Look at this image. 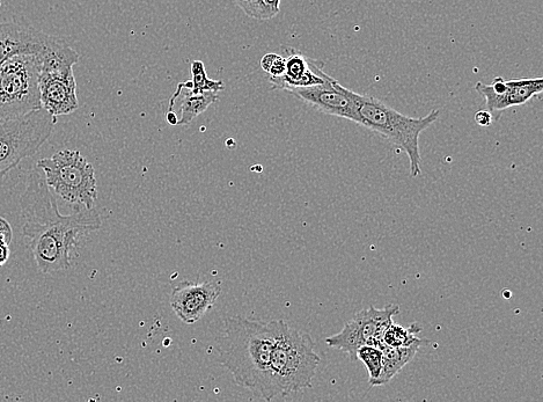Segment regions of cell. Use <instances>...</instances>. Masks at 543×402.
Returning a JSON list of instances; mask_svg holds the SVG:
<instances>
[{"label":"cell","instance_id":"cell-1","mask_svg":"<svg viewBox=\"0 0 543 402\" xmlns=\"http://www.w3.org/2000/svg\"><path fill=\"white\" fill-rule=\"evenodd\" d=\"M22 235L29 240L36 266L42 274H54L71 267V252L80 237L101 228L97 209L77 206L62 215L57 202L38 171L29 173L20 199Z\"/></svg>","mask_w":543,"mask_h":402},{"label":"cell","instance_id":"cell-2","mask_svg":"<svg viewBox=\"0 0 543 402\" xmlns=\"http://www.w3.org/2000/svg\"><path fill=\"white\" fill-rule=\"evenodd\" d=\"M282 324L283 320L264 323L242 317L225 320V332L217 346L218 362L255 398L275 399L271 390L270 360Z\"/></svg>","mask_w":543,"mask_h":402},{"label":"cell","instance_id":"cell-3","mask_svg":"<svg viewBox=\"0 0 543 402\" xmlns=\"http://www.w3.org/2000/svg\"><path fill=\"white\" fill-rule=\"evenodd\" d=\"M357 113V124L386 138L396 148L406 152L410 175L413 178L420 177L422 174L420 136L439 119L440 111L434 109L424 118H410L379 99L358 94Z\"/></svg>","mask_w":543,"mask_h":402},{"label":"cell","instance_id":"cell-4","mask_svg":"<svg viewBox=\"0 0 543 402\" xmlns=\"http://www.w3.org/2000/svg\"><path fill=\"white\" fill-rule=\"evenodd\" d=\"M321 358L310 335L283 320L270 360V382L274 398L310 389Z\"/></svg>","mask_w":543,"mask_h":402},{"label":"cell","instance_id":"cell-5","mask_svg":"<svg viewBox=\"0 0 543 402\" xmlns=\"http://www.w3.org/2000/svg\"><path fill=\"white\" fill-rule=\"evenodd\" d=\"M42 51L21 53L0 65V120L18 118L42 108Z\"/></svg>","mask_w":543,"mask_h":402},{"label":"cell","instance_id":"cell-6","mask_svg":"<svg viewBox=\"0 0 543 402\" xmlns=\"http://www.w3.org/2000/svg\"><path fill=\"white\" fill-rule=\"evenodd\" d=\"M38 167L44 173L49 188L66 202L94 208L98 199L97 179L92 164L76 150H62L50 158L40 159Z\"/></svg>","mask_w":543,"mask_h":402},{"label":"cell","instance_id":"cell-7","mask_svg":"<svg viewBox=\"0 0 543 402\" xmlns=\"http://www.w3.org/2000/svg\"><path fill=\"white\" fill-rule=\"evenodd\" d=\"M56 121V116L43 108L0 120V178L42 148L53 134Z\"/></svg>","mask_w":543,"mask_h":402},{"label":"cell","instance_id":"cell-8","mask_svg":"<svg viewBox=\"0 0 543 402\" xmlns=\"http://www.w3.org/2000/svg\"><path fill=\"white\" fill-rule=\"evenodd\" d=\"M400 313L398 305H388L384 309L359 311L348 321L342 331L329 336L326 343L330 348L346 353L351 361H357L358 349L366 346L383 347L384 333L393 323V317Z\"/></svg>","mask_w":543,"mask_h":402},{"label":"cell","instance_id":"cell-9","mask_svg":"<svg viewBox=\"0 0 543 402\" xmlns=\"http://www.w3.org/2000/svg\"><path fill=\"white\" fill-rule=\"evenodd\" d=\"M475 90L486 101V108L498 120L506 109L523 106L543 91V79L522 78L504 80L496 77L490 85L479 82Z\"/></svg>","mask_w":543,"mask_h":402},{"label":"cell","instance_id":"cell-10","mask_svg":"<svg viewBox=\"0 0 543 402\" xmlns=\"http://www.w3.org/2000/svg\"><path fill=\"white\" fill-rule=\"evenodd\" d=\"M290 93L321 113L358 122V94L334 78L325 84L300 87Z\"/></svg>","mask_w":543,"mask_h":402},{"label":"cell","instance_id":"cell-11","mask_svg":"<svg viewBox=\"0 0 543 402\" xmlns=\"http://www.w3.org/2000/svg\"><path fill=\"white\" fill-rule=\"evenodd\" d=\"M40 100L41 107L56 118L76 112L79 101L73 68L41 70Z\"/></svg>","mask_w":543,"mask_h":402},{"label":"cell","instance_id":"cell-12","mask_svg":"<svg viewBox=\"0 0 543 402\" xmlns=\"http://www.w3.org/2000/svg\"><path fill=\"white\" fill-rule=\"evenodd\" d=\"M220 294L222 288L217 282L183 281L172 291L171 306L183 323L193 325L214 308Z\"/></svg>","mask_w":543,"mask_h":402},{"label":"cell","instance_id":"cell-13","mask_svg":"<svg viewBox=\"0 0 543 402\" xmlns=\"http://www.w3.org/2000/svg\"><path fill=\"white\" fill-rule=\"evenodd\" d=\"M285 71L280 77H269L274 89L292 91L300 87L325 84L332 77L324 71V63L311 60L295 48H284Z\"/></svg>","mask_w":543,"mask_h":402},{"label":"cell","instance_id":"cell-14","mask_svg":"<svg viewBox=\"0 0 543 402\" xmlns=\"http://www.w3.org/2000/svg\"><path fill=\"white\" fill-rule=\"evenodd\" d=\"M53 36L21 23H0V65L21 53H39Z\"/></svg>","mask_w":543,"mask_h":402},{"label":"cell","instance_id":"cell-15","mask_svg":"<svg viewBox=\"0 0 543 402\" xmlns=\"http://www.w3.org/2000/svg\"><path fill=\"white\" fill-rule=\"evenodd\" d=\"M420 346L410 347H388L383 346L384 361L383 371H381L377 386H383L391 382V380L413 360L420 350Z\"/></svg>","mask_w":543,"mask_h":402},{"label":"cell","instance_id":"cell-16","mask_svg":"<svg viewBox=\"0 0 543 402\" xmlns=\"http://www.w3.org/2000/svg\"><path fill=\"white\" fill-rule=\"evenodd\" d=\"M187 91V93H183V97L185 98H183L181 104V119L178 122V126H187V124L192 123L198 115L207 111L210 105L218 100L216 92Z\"/></svg>","mask_w":543,"mask_h":402},{"label":"cell","instance_id":"cell-17","mask_svg":"<svg viewBox=\"0 0 543 402\" xmlns=\"http://www.w3.org/2000/svg\"><path fill=\"white\" fill-rule=\"evenodd\" d=\"M422 331V326L414 323L410 327H403L393 323L387 327L384 333L383 346L388 347H410L425 346L430 343L429 340L417 338V334Z\"/></svg>","mask_w":543,"mask_h":402},{"label":"cell","instance_id":"cell-18","mask_svg":"<svg viewBox=\"0 0 543 402\" xmlns=\"http://www.w3.org/2000/svg\"><path fill=\"white\" fill-rule=\"evenodd\" d=\"M357 361H361L368 370L370 385L377 386L381 371H383V350L376 346H363L358 349Z\"/></svg>","mask_w":543,"mask_h":402},{"label":"cell","instance_id":"cell-19","mask_svg":"<svg viewBox=\"0 0 543 402\" xmlns=\"http://www.w3.org/2000/svg\"><path fill=\"white\" fill-rule=\"evenodd\" d=\"M193 92H216L223 91L225 84L222 80H212L208 78L205 65L201 61H195L192 64Z\"/></svg>","mask_w":543,"mask_h":402},{"label":"cell","instance_id":"cell-20","mask_svg":"<svg viewBox=\"0 0 543 402\" xmlns=\"http://www.w3.org/2000/svg\"><path fill=\"white\" fill-rule=\"evenodd\" d=\"M249 18L256 20H269L274 18L278 11L264 3V0H234Z\"/></svg>","mask_w":543,"mask_h":402},{"label":"cell","instance_id":"cell-21","mask_svg":"<svg viewBox=\"0 0 543 402\" xmlns=\"http://www.w3.org/2000/svg\"><path fill=\"white\" fill-rule=\"evenodd\" d=\"M261 68L269 77H280L285 71V58L277 54H267L262 57Z\"/></svg>","mask_w":543,"mask_h":402},{"label":"cell","instance_id":"cell-22","mask_svg":"<svg viewBox=\"0 0 543 402\" xmlns=\"http://www.w3.org/2000/svg\"><path fill=\"white\" fill-rule=\"evenodd\" d=\"M12 238L13 231L10 223L5 218L0 217V243L10 245Z\"/></svg>","mask_w":543,"mask_h":402},{"label":"cell","instance_id":"cell-23","mask_svg":"<svg viewBox=\"0 0 543 402\" xmlns=\"http://www.w3.org/2000/svg\"><path fill=\"white\" fill-rule=\"evenodd\" d=\"M493 121H495L494 116L487 109L475 114V122L481 127H489Z\"/></svg>","mask_w":543,"mask_h":402},{"label":"cell","instance_id":"cell-24","mask_svg":"<svg viewBox=\"0 0 543 402\" xmlns=\"http://www.w3.org/2000/svg\"><path fill=\"white\" fill-rule=\"evenodd\" d=\"M10 258L9 245L0 243V267L4 266L6 261Z\"/></svg>","mask_w":543,"mask_h":402},{"label":"cell","instance_id":"cell-25","mask_svg":"<svg viewBox=\"0 0 543 402\" xmlns=\"http://www.w3.org/2000/svg\"><path fill=\"white\" fill-rule=\"evenodd\" d=\"M166 120L168 124H170V126H178L179 119L173 111H168L166 115Z\"/></svg>","mask_w":543,"mask_h":402}]
</instances>
